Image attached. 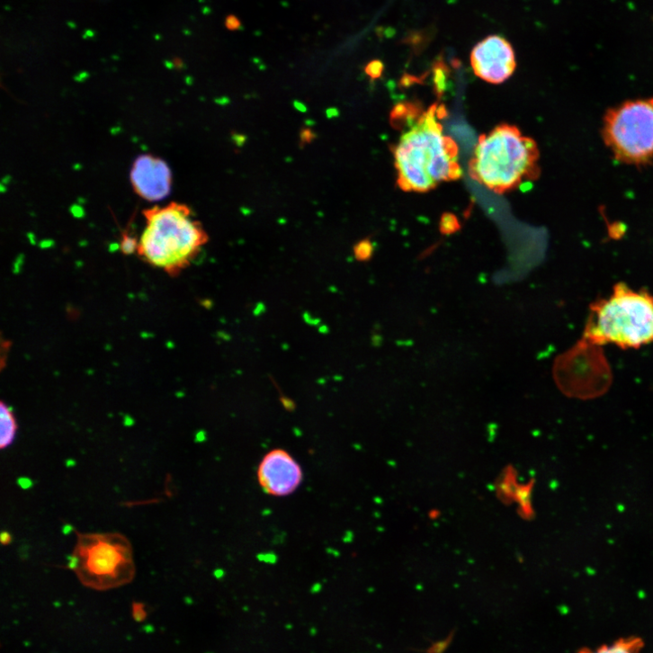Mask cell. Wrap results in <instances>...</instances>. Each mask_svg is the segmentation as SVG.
<instances>
[{"label":"cell","mask_w":653,"mask_h":653,"mask_svg":"<svg viewBox=\"0 0 653 653\" xmlns=\"http://www.w3.org/2000/svg\"><path fill=\"white\" fill-rule=\"evenodd\" d=\"M445 113L443 106L432 105L401 137L394 149L401 189L424 192L442 182L461 177L458 146L443 136V128L439 122Z\"/></svg>","instance_id":"6da1fadb"},{"label":"cell","mask_w":653,"mask_h":653,"mask_svg":"<svg viewBox=\"0 0 653 653\" xmlns=\"http://www.w3.org/2000/svg\"><path fill=\"white\" fill-rule=\"evenodd\" d=\"M147 228L139 255L171 276L178 275L195 259L208 242L202 226L193 219L190 207L172 202L145 210Z\"/></svg>","instance_id":"7a4b0ae2"},{"label":"cell","mask_w":653,"mask_h":653,"mask_svg":"<svg viewBox=\"0 0 653 653\" xmlns=\"http://www.w3.org/2000/svg\"><path fill=\"white\" fill-rule=\"evenodd\" d=\"M583 337L599 346L610 344L623 350L653 343V297L616 284L610 296L592 304Z\"/></svg>","instance_id":"3957f363"},{"label":"cell","mask_w":653,"mask_h":653,"mask_svg":"<svg viewBox=\"0 0 653 653\" xmlns=\"http://www.w3.org/2000/svg\"><path fill=\"white\" fill-rule=\"evenodd\" d=\"M539 152L531 139L513 126L501 125L482 136L470 163V176L496 193L536 179Z\"/></svg>","instance_id":"277c9868"},{"label":"cell","mask_w":653,"mask_h":653,"mask_svg":"<svg viewBox=\"0 0 653 653\" xmlns=\"http://www.w3.org/2000/svg\"><path fill=\"white\" fill-rule=\"evenodd\" d=\"M604 138L617 160L642 165L653 157V99L627 102L604 120Z\"/></svg>","instance_id":"5b68a950"},{"label":"cell","mask_w":653,"mask_h":653,"mask_svg":"<svg viewBox=\"0 0 653 653\" xmlns=\"http://www.w3.org/2000/svg\"><path fill=\"white\" fill-rule=\"evenodd\" d=\"M119 535H86L75 553L79 564L75 570L86 586L106 590L123 586L134 577V566L129 546L117 541Z\"/></svg>","instance_id":"8992f818"},{"label":"cell","mask_w":653,"mask_h":653,"mask_svg":"<svg viewBox=\"0 0 653 653\" xmlns=\"http://www.w3.org/2000/svg\"><path fill=\"white\" fill-rule=\"evenodd\" d=\"M555 379L568 395L593 398L605 392L612 382V371L602 346L583 339L561 355L555 365Z\"/></svg>","instance_id":"52a82bcc"},{"label":"cell","mask_w":653,"mask_h":653,"mask_svg":"<svg viewBox=\"0 0 653 653\" xmlns=\"http://www.w3.org/2000/svg\"><path fill=\"white\" fill-rule=\"evenodd\" d=\"M471 66L481 79L492 84L503 83L516 67L514 49L505 39L490 36L474 48Z\"/></svg>","instance_id":"ba28073f"},{"label":"cell","mask_w":653,"mask_h":653,"mask_svg":"<svg viewBox=\"0 0 653 653\" xmlns=\"http://www.w3.org/2000/svg\"><path fill=\"white\" fill-rule=\"evenodd\" d=\"M257 477L264 492L274 496L292 494L303 479L299 463L283 450H273L264 458Z\"/></svg>","instance_id":"9c48e42d"},{"label":"cell","mask_w":653,"mask_h":653,"mask_svg":"<svg viewBox=\"0 0 653 653\" xmlns=\"http://www.w3.org/2000/svg\"><path fill=\"white\" fill-rule=\"evenodd\" d=\"M131 183L140 197L159 201L170 192L172 174L163 160L152 156H142L133 165Z\"/></svg>","instance_id":"30bf717a"},{"label":"cell","mask_w":653,"mask_h":653,"mask_svg":"<svg viewBox=\"0 0 653 653\" xmlns=\"http://www.w3.org/2000/svg\"><path fill=\"white\" fill-rule=\"evenodd\" d=\"M644 643L637 637L622 638L595 649H582L578 653H641Z\"/></svg>","instance_id":"8fae6325"},{"label":"cell","mask_w":653,"mask_h":653,"mask_svg":"<svg viewBox=\"0 0 653 653\" xmlns=\"http://www.w3.org/2000/svg\"><path fill=\"white\" fill-rule=\"evenodd\" d=\"M0 409H2V414H0V418H2V421H0V424H2L0 448L4 450L13 443L18 425L13 410L4 402L0 405Z\"/></svg>","instance_id":"7c38bea8"},{"label":"cell","mask_w":653,"mask_h":653,"mask_svg":"<svg viewBox=\"0 0 653 653\" xmlns=\"http://www.w3.org/2000/svg\"><path fill=\"white\" fill-rule=\"evenodd\" d=\"M433 69L435 92L443 95L447 88L450 69L442 59L434 63Z\"/></svg>","instance_id":"4fadbf2b"},{"label":"cell","mask_w":653,"mask_h":653,"mask_svg":"<svg viewBox=\"0 0 653 653\" xmlns=\"http://www.w3.org/2000/svg\"><path fill=\"white\" fill-rule=\"evenodd\" d=\"M461 229V225L456 215L450 212H446L443 215L440 223V230L443 235L452 236L460 232Z\"/></svg>","instance_id":"5bb4252c"},{"label":"cell","mask_w":653,"mask_h":653,"mask_svg":"<svg viewBox=\"0 0 653 653\" xmlns=\"http://www.w3.org/2000/svg\"><path fill=\"white\" fill-rule=\"evenodd\" d=\"M353 252L357 261L370 262L374 255V246L370 239H364L355 246Z\"/></svg>","instance_id":"9a60e30c"},{"label":"cell","mask_w":653,"mask_h":653,"mask_svg":"<svg viewBox=\"0 0 653 653\" xmlns=\"http://www.w3.org/2000/svg\"><path fill=\"white\" fill-rule=\"evenodd\" d=\"M139 242L136 238L128 235H124L121 241V249L123 254L130 255H133L136 251L139 250Z\"/></svg>","instance_id":"2e32d148"},{"label":"cell","mask_w":653,"mask_h":653,"mask_svg":"<svg viewBox=\"0 0 653 653\" xmlns=\"http://www.w3.org/2000/svg\"><path fill=\"white\" fill-rule=\"evenodd\" d=\"M383 71L384 64L380 60H373L365 67L366 74L374 80L380 78L382 76Z\"/></svg>","instance_id":"e0dca14e"},{"label":"cell","mask_w":653,"mask_h":653,"mask_svg":"<svg viewBox=\"0 0 653 653\" xmlns=\"http://www.w3.org/2000/svg\"><path fill=\"white\" fill-rule=\"evenodd\" d=\"M132 616L138 622H144L148 617L146 605L143 603H134L132 604Z\"/></svg>","instance_id":"ac0fdd59"},{"label":"cell","mask_w":653,"mask_h":653,"mask_svg":"<svg viewBox=\"0 0 653 653\" xmlns=\"http://www.w3.org/2000/svg\"><path fill=\"white\" fill-rule=\"evenodd\" d=\"M226 27L229 31H237L241 28V22L234 15L228 16L226 20Z\"/></svg>","instance_id":"d6986e66"},{"label":"cell","mask_w":653,"mask_h":653,"mask_svg":"<svg viewBox=\"0 0 653 653\" xmlns=\"http://www.w3.org/2000/svg\"><path fill=\"white\" fill-rule=\"evenodd\" d=\"M314 138L315 137H314L313 133L308 130H303L300 134V139H301L302 144L311 143V141L313 140Z\"/></svg>","instance_id":"ffe728a7"},{"label":"cell","mask_w":653,"mask_h":653,"mask_svg":"<svg viewBox=\"0 0 653 653\" xmlns=\"http://www.w3.org/2000/svg\"><path fill=\"white\" fill-rule=\"evenodd\" d=\"M18 485H19V486H20V487H21V488H22V489H25V490H27V489H30V488H31L33 487L34 483H33V481H32V480H31V479H29V478H21V479H19V480H18Z\"/></svg>","instance_id":"44dd1931"},{"label":"cell","mask_w":653,"mask_h":653,"mask_svg":"<svg viewBox=\"0 0 653 653\" xmlns=\"http://www.w3.org/2000/svg\"><path fill=\"white\" fill-rule=\"evenodd\" d=\"M0 541H2L3 546H9L13 541V536L8 531H4L0 535Z\"/></svg>","instance_id":"7402d4cb"},{"label":"cell","mask_w":653,"mask_h":653,"mask_svg":"<svg viewBox=\"0 0 653 653\" xmlns=\"http://www.w3.org/2000/svg\"><path fill=\"white\" fill-rule=\"evenodd\" d=\"M73 529H74V528H73V526H72V525H70V524L67 523V524H65V525L63 526V533H64L65 535H68V534H69V533H70V532H71L73 531Z\"/></svg>","instance_id":"603a6c76"}]
</instances>
